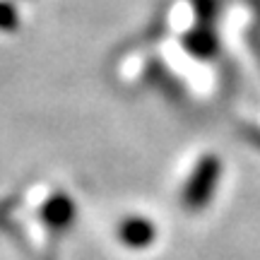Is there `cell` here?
Returning a JSON list of instances; mask_svg holds the SVG:
<instances>
[{
    "mask_svg": "<svg viewBox=\"0 0 260 260\" xmlns=\"http://www.w3.org/2000/svg\"><path fill=\"white\" fill-rule=\"evenodd\" d=\"M17 10L12 8L10 3H0V31H12L17 27Z\"/></svg>",
    "mask_w": 260,
    "mask_h": 260,
    "instance_id": "cell-5",
    "label": "cell"
},
{
    "mask_svg": "<svg viewBox=\"0 0 260 260\" xmlns=\"http://www.w3.org/2000/svg\"><path fill=\"white\" fill-rule=\"evenodd\" d=\"M219 174H222V164L214 154H207L200 159L188 178L183 193H181V207L188 212H200L203 207H207L214 188H217Z\"/></svg>",
    "mask_w": 260,
    "mask_h": 260,
    "instance_id": "cell-1",
    "label": "cell"
},
{
    "mask_svg": "<svg viewBox=\"0 0 260 260\" xmlns=\"http://www.w3.org/2000/svg\"><path fill=\"white\" fill-rule=\"evenodd\" d=\"M154 239H157V229L147 217H128L118 226V241L128 248H135V251L152 246Z\"/></svg>",
    "mask_w": 260,
    "mask_h": 260,
    "instance_id": "cell-3",
    "label": "cell"
},
{
    "mask_svg": "<svg viewBox=\"0 0 260 260\" xmlns=\"http://www.w3.org/2000/svg\"><path fill=\"white\" fill-rule=\"evenodd\" d=\"M75 214H77V207H75L73 198L68 193H53L41 207V222L46 224V229L53 236H60V234L70 232Z\"/></svg>",
    "mask_w": 260,
    "mask_h": 260,
    "instance_id": "cell-2",
    "label": "cell"
},
{
    "mask_svg": "<svg viewBox=\"0 0 260 260\" xmlns=\"http://www.w3.org/2000/svg\"><path fill=\"white\" fill-rule=\"evenodd\" d=\"M188 46H190V51H193L195 56L210 58L214 53L217 44H214V37L210 31H198V34H193V37L188 39Z\"/></svg>",
    "mask_w": 260,
    "mask_h": 260,
    "instance_id": "cell-4",
    "label": "cell"
}]
</instances>
